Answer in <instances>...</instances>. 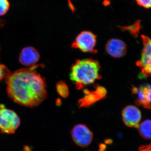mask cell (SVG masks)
<instances>
[{
  "instance_id": "1",
  "label": "cell",
  "mask_w": 151,
  "mask_h": 151,
  "mask_svg": "<svg viewBox=\"0 0 151 151\" xmlns=\"http://www.w3.org/2000/svg\"><path fill=\"white\" fill-rule=\"evenodd\" d=\"M36 66L16 70L5 80L9 97L18 104L33 108L47 97L45 81Z\"/></svg>"
},
{
  "instance_id": "2",
  "label": "cell",
  "mask_w": 151,
  "mask_h": 151,
  "mask_svg": "<svg viewBox=\"0 0 151 151\" xmlns=\"http://www.w3.org/2000/svg\"><path fill=\"white\" fill-rule=\"evenodd\" d=\"M100 69V63L95 60H77L71 66L69 77L77 89H81L101 78Z\"/></svg>"
},
{
  "instance_id": "3",
  "label": "cell",
  "mask_w": 151,
  "mask_h": 151,
  "mask_svg": "<svg viewBox=\"0 0 151 151\" xmlns=\"http://www.w3.org/2000/svg\"><path fill=\"white\" fill-rule=\"evenodd\" d=\"M19 118L14 111L0 105V129L6 134H13L20 125Z\"/></svg>"
},
{
  "instance_id": "4",
  "label": "cell",
  "mask_w": 151,
  "mask_h": 151,
  "mask_svg": "<svg viewBox=\"0 0 151 151\" xmlns=\"http://www.w3.org/2000/svg\"><path fill=\"white\" fill-rule=\"evenodd\" d=\"M97 36L91 32L84 31L81 32L76 38L75 40L71 45V47L78 49L84 52L97 53L95 49Z\"/></svg>"
},
{
  "instance_id": "5",
  "label": "cell",
  "mask_w": 151,
  "mask_h": 151,
  "mask_svg": "<svg viewBox=\"0 0 151 151\" xmlns=\"http://www.w3.org/2000/svg\"><path fill=\"white\" fill-rule=\"evenodd\" d=\"M143 47L140 59L137 63L144 76H151V38L145 35L142 36Z\"/></svg>"
},
{
  "instance_id": "6",
  "label": "cell",
  "mask_w": 151,
  "mask_h": 151,
  "mask_svg": "<svg viewBox=\"0 0 151 151\" xmlns=\"http://www.w3.org/2000/svg\"><path fill=\"white\" fill-rule=\"evenodd\" d=\"M70 132L73 142L78 147H87L92 143L93 133L86 125L83 124L75 125Z\"/></svg>"
},
{
  "instance_id": "7",
  "label": "cell",
  "mask_w": 151,
  "mask_h": 151,
  "mask_svg": "<svg viewBox=\"0 0 151 151\" xmlns=\"http://www.w3.org/2000/svg\"><path fill=\"white\" fill-rule=\"evenodd\" d=\"M124 124L129 127L138 128L139 126L142 115L140 111L134 105H128L125 107L122 113Z\"/></svg>"
},
{
  "instance_id": "8",
  "label": "cell",
  "mask_w": 151,
  "mask_h": 151,
  "mask_svg": "<svg viewBox=\"0 0 151 151\" xmlns=\"http://www.w3.org/2000/svg\"><path fill=\"white\" fill-rule=\"evenodd\" d=\"M132 93L137 97L136 103L147 109L151 108V85L145 84L139 87H134Z\"/></svg>"
},
{
  "instance_id": "9",
  "label": "cell",
  "mask_w": 151,
  "mask_h": 151,
  "mask_svg": "<svg viewBox=\"0 0 151 151\" xmlns=\"http://www.w3.org/2000/svg\"><path fill=\"white\" fill-rule=\"evenodd\" d=\"M85 96L78 100L79 108L87 107L103 99L107 94V90L102 86H97L94 91L85 90Z\"/></svg>"
},
{
  "instance_id": "10",
  "label": "cell",
  "mask_w": 151,
  "mask_h": 151,
  "mask_svg": "<svg viewBox=\"0 0 151 151\" xmlns=\"http://www.w3.org/2000/svg\"><path fill=\"white\" fill-rule=\"evenodd\" d=\"M105 50L112 57L121 58L127 54V46L125 42L121 40L113 38L107 42Z\"/></svg>"
},
{
  "instance_id": "11",
  "label": "cell",
  "mask_w": 151,
  "mask_h": 151,
  "mask_svg": "<svg viewBox=\"0 0 151 151\" xmlns=\"http://www.w3.org/2000/svg\"><path fill=\"white\" fill-rule=\"evenodd\" d=\"M40 58L36 49L32 47H27L22 50L19 58L20 63L26 66H35Z\"/></svg>"
},
{
  "instance_id": "12",
  "label": "cell",
  "mask_w": 151,
  "mask_h": 151,
  "mask_svg": "<svg viewBox=\"0 0 151 151\" xmlns=\"http://www.w3.org/2000/svg\"><path fill=\"white\" fill-rule=\"evenodd\" d=\"M138 129L142 137L147 139H151V120H147L142 122Z\"/></svg>"
},
{
  "instance_id": "13",
  "label": "cell",
  "mask_w": 151,
  "mask_h": 151,
  "mask_svg": "<svg viewBox=\"0 0 151 151\" xmlns=\"http://www.w3.org/2000/svg\"><path fill=\"white\" fill-rule=\"evenodd\" d=\"M57 91L63 98H65L69 95V90L67 84L64 81H58L56 85Z\"/></svg>"
},
{
  "instance_id": "14",
  "label": "cell",
  "mask_w": 151,
  "mask_h": 151,
  "mask_svg": "<svg viewBox=\"0 0 151 151\" xmlns=\"http://www.w3.org/2000/svg\"><path fill=\"white\" fill-rule=\"evenodd\" d=\"M8 0H0V16L5 14L9 8Z\"/></svg>"
},
{
  "instance_id": "15",
  "label": "cell",
  "mask_w": 151,
  "mask_h": 151,
  "mask_svg": "<svg viewBox=\"0 0 151 151\" xmlns=\"http://www.w3.org/2000/svg\"><path fill=\"white\" fill-rule=\"evenodd\" d=\"M11 72L4 65L0 63V81L6 79L10 75Z\"/></svg>"
},
{
  "instance_id": "16",
  "label": "cell",
  "mask_w": 151,
  "mask_h": 151,
  "mask_svg": "<svg viewBox=\"0 0 151 151\" xmlns=\"http://www.w3.org/2000/svg\"><path fill=\"white\" fill-rule=\"evenodd\" d=\"M121 28L123 30L129 31L130 33H131V34L134 36L135 35L137 34L139 32L140 28V25L139 24L137 23L132 25L130 26L122 27H121Z\"/></svg>"
},
{
  "instance_id": "17",
  "label": "cell",
  "mask_w": 151,
  "mask_h": 151,
  "mask_svg": "<svg viewBox=\"0 0 151 151\" xmlns=\"http://www.w3.org/2000/svg\"><path fill=\"white\" fill-rule=\"evenodd\" d=\"M139 5L147 9L151 8V0H136Z\"/></svg>"
},
{
  "instance_id": "18",
  "label": "cell",
  "mask_w": 151,
  "mask_h": 151,
  "mask_svg": "<svg viewBox=\"0 0 151 151\" xmlns=\"http://www.w3.org/2000/svg\"><path fill=\"white\" fill-rule=\"evenodd\" d=\"M138 151H151V143L147 145L142 146Z\"/></svg>"
},
{
  "instance_id": "19",
  "label": "cell",
  "mask_w": 151,
  "mask_h": 151,
  "mask_svg": "<svg viewBox=\"0 0 151 151\" xmlns=\"http://www.w3.org/2000/svg\"><path fill=\"white\" fill-rule=\"evenodd\" d=\"M106 148V147L105 145L103 144H100V150L99 151H104Z\"/></svg>"
}]
</instances>
